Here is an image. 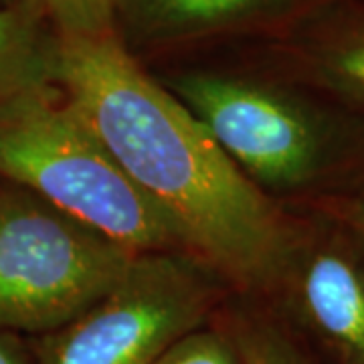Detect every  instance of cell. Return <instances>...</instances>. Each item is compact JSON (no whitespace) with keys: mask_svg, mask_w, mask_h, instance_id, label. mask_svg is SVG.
Returning a JSON list of instances; mask_svg holds the SVG:
<instances>
[{"mask_svg":"<svg viewBox=\"0 0 364 364\" xmlns=\"http://www.w3.org/2000/svg\"><path fill=\"white\" fill-rule=\"evenodd\" d=\"M134 257L35 193L0 184V330L51 334L104 298Z\"/></svg>","mask_w":364,"mask_h":364,"instance_id":"3","label":"cell"},{"mask_svg":"<svg viewBox=\"0 0 364 364\" xmlns=\"http://www.w3.org/2000/svg\"><path fill=\"white\" fill-rule=\"evenodd\" d=\"M273 291L336 364H364V229L338 213L294 229Z\"/></svg>","mask_w":364,"mask_h":364,"instance_id":"6","label":"cell"},{"mask_svg":"<svg viewBox=\"0 0 364 364\" xmlns=\"http://www.w3.org/2000/svg\"><path fill=\"white\" fill-rule=\"evenodd\" d=\"M306 59L322 87L364 107V11L328 26L308 47Z\"/></svg>","mask_w":364,"mask_h":364,"instance_id":"8","label":"cell"},{"mask_svg":"<svg viewBox=\"0 0 364 364\" xmlns=\"http://www.w3.org/2000/svg\"><path fill=\"white\" fill-rule=\"evenodd\" d=\"M57 87L191 257L241 289H275L296 225L112 31L59 35Z\"/></svg>","mask_w":364,"mask_h":364,"instance_id":"1","label":"cell"},{"mask_svg":"<svg viewBox=\"0 0 364 364\" xmlns=\"http://www.w3.org/2000/svg\"><path fill=\"white\" fill-rule=\"evenodd\" d=\"M142 25L154 33H188L233 23L294 0H130Z\"/></svg>","mask_w":364,"mask_h":364,"instance_id":"9","label":"cell"},{"mask_svg":"<svg viewBox=\"0 0 364 364\" xmlns=\"http://www.w3.org/2000/svg\"><path fill=\"white\" fill-rule=\"evenodd\" d=\"M166 90L265 195L310 186L338 158L336 124L284 90L215 73L178 75Z\"/></svg>","mask_w":364,"mask_h":364,"instance_id":"4","label":"cell"},{"mask_svg":"<svg viewBox=\"0 0 364 364\" xmlns=\"http://www.w3.org/2000/svg\"><path fill=\"white\" fill-rule=\"evenodd\" d=\"M154 364H241L233 340L213 330H193Z\"/></svg>","mask_w":364,"mask_h":364,"instance_id":"12","label":"cell"},{"mask_svg":"<svg viewBox=\"0 0 364 364\" xmlns=\"http://www.w3.org/2000/svg\"><path fill=\"white\" fill-rule=\"evenodd\" d=\"M117 2H122V0H116V4H117Z\"/></svg>","mask_w":364,"mask_h":364,"instance_id":"16","label":"cell"},{"mask_svg":"<svg viewBox=\"0 0 364 364\" xmlns=\"http://www.w3.org/2000/svg\"><path fill=\"white\" fill-rule=\"evenodd\" d=\"M2 181H4V178H2V174H0V184H2Z\"/></svg>","mask_w":364,"mask_h":364,"instance_id":"15","label":"cell"},{"mask_svg":"<svg viewBox=\"0 0 364 364\" xmlns=\"http://www.w3.org/2000/svg\"><path fill=\"white\" fill-rule=\"evenodd\" d=\"M0 174L134 255L186 253L57 83L0 107Z\"/></svg>","mask_w":364,"mask_h":364,"instance_id":"2","label":"cell"},{"mask_svg":"<svg viewBox=\"0 0 364 364\" xmlns=\"http://www.w3.org/2000/svg\"><path fill=\"white\" fill-rule=\"evenodd\" d=\"M55 26L57 35H100L112 31L116 0H31Z\"/></svg>","mask_w":364,"mask_h":364,"instance_id":"11","label":"cell"},{"mask_svg":"<svg viewBox=\"0 0 364 364\" xmlns=\"http://www.w3.org/2000/svg\"><path fill=\"white\" fill-rule=\"evenodd\" d=\"M215 273L186 253L136 255L122 279L41 348V364H154L198 330Z\"/></svg>","mask_w":364,"mask_h":364,"instance_id":"5","label":"cell"},{"mask_svg":"<svg viewBox=\"0 0 364 364\" xmlns=\"http://www.w3.org/2000/svg\"><path fill=\"white\" fill-rule=\"evenodd\" d=\"M233 344L241 364H308L299 350L272 324L241 320L233 328Z\"/></svg>","mask_w":364,"mask_h":364,"instance_id":"10","label":"cell"},{"mask_svg":"<svg viewBox=\"0 0 364 364\" xmlns=\"http://www.w3.org/2000/svg\"><path fill=\"white\" fill-rule=\"evenodd\" d=\"M31 0L0 6V107L57 83L59 35Z\"/></svg>","mask_w":364,"mask_h":364,"instance_id":"7","label":"cell"},{"mask_svg":"<svg viewBox=\"0 0 364 364\" xmlns=\"http://www.w3.org/2000/svg\"><path fill=\"white\" fill-rule=\"evenodd\" d=\"M338 215H342L344 219H348L354 225H358L360 229H364V188L340 208Z\"/></svg>","mask_w":364,"mask_h":364,"instance_id":"14","label":"cell"},{"mask_svg":"<svg viewBox=\"0 0 364 364\" xmlns=\"http://www.w3.org/2000/svg\"><path fill=\"white\" fill-rule=\"evenodd\" d=\"M0 364H26L14 334L6 330H0Z\"/></svg>","mask_w":364,"mask_h":364,"instance_id":"13","label":"cell"}]
</instances>
